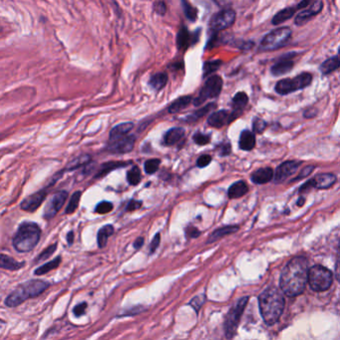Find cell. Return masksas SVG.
Returning <instances> with one entry per match:
<instances>
[{
    "label": "cell",
    "mask_w": 340,
    "mask_h": 340,
    "mask_svg": "<svg viewBox=\"0 0 340 340\" xmlns=\"http://www.w3.org/2000/svg\"><path fill=\"white\" fill-rule=\"evenodd\" d=\"M308 262L305 257L290 260L284 267L280 276L281 290L287 296H298L304 292L307 284Z\"/></svg>",
    "instance_id": "obj_1"
},
{
    "label": "cell",
    "mask_w": 340,
    "mask_h": 340,
    "mask_svg": "<svg viewBox=\"0 0 340 340\" xmlns=\"http://www.w3.org/2000/svg\"><path fill=\"white\" fill-rule=\"evenodd\" d=\"M259 304L262 316L269 325L278 321L285 305L282 292L274 286L267 288L260 295Z\"/></svg>",
    "instance_id": "obj_2"
},
{
    "label": "cell",
    "mask_w": 340,
    "mask_h": 340,
    "mask_svg": "<svg viewBox=\"0 0 340 340\" xmlns=\"http://www.w3.org/2000/svg\"><path fill=\"white\" fill-rule=\"evenodd\" d=\"M50 283L42 279H30L20 284L11 294L5 300V306L8 307H16L22 305L29 299H34L43 293Z\"/></svg>",
    "instance_id": "obj_3"
},
{
    "label": "cell",
    "mask_w": 340,
    "mask_h": 340,
    "mask_svg": "<svg viewBox=\"0 0 340 340\" xmlns=\"http://www.w3.org/2000/svg\"><path fill=\"white\" fill-rule=\"evenodd\" d=\"M41 230L37 224L24 222L19 226L13 238V246L18 252H29L39 242Z\"/></svg>",
    "instance_id": "obj_4"
},
{
    "label": "cell",
    "mask_w": 340,
    "mask_h": 340,
    "mask_svg": "<svg viewBox=\"0 0 340 340\" xmlns=\"http://www.w3.org/2000/svg\"><path fill=\"white\" fill-rule=\"evenodd\" d=\"M312 79L313 77L310 73L304 72L294 78H285L278 81L274 87V90L277 94L285 96L308 87L312 83Z\"/></svg>",
    "instance_id": "obj_5"
},
{
    "label": "cell",
    "mask_w": 340,
    "mask_h": 340,
    "mask_svg": "<svg viewBox=\"0 0 340 340\" xmlns=\"http://www.w3.org/2000/svg\"><path fill=\"white\" fill-rule=\"evenodd\" d=\"M307 281L312 290L325 291L332 284V272L322 266H314L308 270Z\"/></svg>",
    "instance_id": "obj_6"
},
{
    "label": "cell",
    "mask_w": 340,
    "mask_h": 340,
    "mask_svg": "<svg viewBox=\"0 0 340 340\" xmlns=\"http://www.w3.org/2000/svg\"><path fill=\"white\" fill-rule=\"evenodd\" d=\"M292 35L289 27H279L266 35L260 44L261 51H274L283 47Z\"/></svg>",
    "instance_id": "obj_7"
},
{
    "label": "cell",
    "mask_w": 340,
    "mask_h": 340,
    "mask_svg": "<svg viewBox=\"0 0 340 340\" xmlns=\"http://www.w3.org/2000/svg\"><path fill=\"white\" fill-rule=\"evenodd\" d=\"M224 81L219 75L210 76L204 84L198 97L194 100L195 106H201L208 99L218 98L222 92Z\"/></svg>",
    "instance_id": "obj_8"
},
{
    "label": "cell",
    "mask_w": 340,
    "mask_h": 340,
    "mask_svg": "<svg viewBox=\"0 0 340 340\" xmlns=\"http://www.w3.org/2000/svg\"><path fill=\"white\" fill-rule=\"evenodd\" d=\"M248 303V298H242L239 300L235 306L229 311L226 321H225V332L228 338H232L235 336L238 323L240 321L241 315L244 311V308Z\"/></svg>",
    "instance_id": "obj_9"
},
{
    "label": "cell",
    "mask_w": 340,
    "mask_h": 340,
    "mask_svg": "<svg viewBox=\"0 0 340 340\" xmlns=\"http://www.w3.org/2000/svg\"><path fill=\"white\" fill-rule=\"evenodd\" d=\"M237 14L235 10L231 8H226L214 15L209 22V27L215 32H219L228 29L236 22Z\"/></svg>",
    "instance_id": "obj_10"
},
{
    "label": "cell",
    "mask_w": 340,
    "mask_h": 340,
    "mask_svg": "<svg viewBox=\"0 0 340 340\" xmlns=\"http://www.w3.org/2000/svg\"><path fill=\"white\" fill-rule=\"evenodd\" d=\"M68 197V193L66 191H59L53 195V197L49 200V203L46 204L44 208L43 217L45 220L53 219L57 212L62 208Z\"/></svg>",
    "instance_id": "obj_11"
},
{
    "label": "cell",
    "mask_w": 340,
    "mask_h": 340,
    "mask_svg": "<svg viewBox=\"0 0 340 340\" xmlns=\"http://www.w3.org/2000/svg\"><path fill=\"white\" fill-rule=\"evenodd\" d=\"M135 136H125L116 138L109 140L108 146H107V151L114 153V154H125L134 148L135 145Z\"/></svg>",
    "instance_id": "obj_12"
},
{
    "label": "cell",
    "mask_w": 340,
    "mask_h": 340,
    "mask_svg": "<svg viewBox=\"0 0 340 340\" xmlns=\"http://www.w3.org/2000/svg\"><path fill=\"white\" fill-rule=\"evenodd\" d=\"M336 181V177L332 174H320L306 182V184L301 188L300 193L306 192L312 188L315 189H328L332 185H334Z\"/></svg>",
    "instance_id": "obj_13"
},
{
    "label": "cell",
    "mask_w": 340,
    "mask_h": 340,
    "mask_svg": "<svg viewBox=\"0 0 340 340\" xmlns=\"http://www.w3.org/2000/svg\"><path fill=\"white\" fill-rule=\"evenodd\" d=\"M323 8V2L321 0H314L310 6L308 8H306V10L301 11L295 19H294V23L298 26H303L306 23H307L309 20H311L314 16H316L317 14H319L321 12Z\"/></svg>",
    "instance_id": "obj_14"
},
{
    "label": "cell",
    "mask_w": 340,
    "mask_h": 340,
    "mask_svg": "<svg viewBox=\"0 0 340 340\" xmlns=\"http://www.w3.org/2000/svg\"><path fill=\"white\" fill-rule=\"evenodd\" d=\"M201 29L195 31L194 33H190L187 27L183 26L177 35V46L179 50H187L190 46L194 45L199 41V37L201 35Z\"/></svg>",
    "instance_id": "obj_15"
},
{
    "label": "cell",
    "mask_w": 340,
    "mask_h": 340,
    "mask_svg": "<svg viewBox=\"0 0 340 340\" xmlns=\"http://www.w3.org/2000/svg\"><path fill=\"white\" fill-rule=\"evenodd\" d=\"M46 196H47V189L40 190L34 193L33 195L29 196L28 198L24 199L20 204V207L25 211L33 212L40 206V204L44 202V200L46 199Z\"/></svg>",
    "instance_id": "obj_16"
},
{
    "label": "cell",
    "mask_w": 340,
    "mask_h": 340,
    "mask_svg": "<svg viewBox=\"0 0 340 340\" xmlns=\"http://www.w3.org/2000/svg\"><path fill=\"white\" fill-rule=\"evenodd\" d=\"M234 120H233L231 111H228V110H221V111L214 112L207 118V124L210 127H214L217 129H220L226 125H229Z\"/></svg>",
    "instance_id": "obj_17"
},
{
    "label": "cell",
    "mask_w": 340,
    "mask_h": 340,
    "mask_svg": "<svg viewBox=\"0 0 340 340\" xmlns=\"http://www.w3.org/2000/svg\"><path fill=\"white\" fill-rule=\"evenodd\" d=\"M300 167V163L299 162H294V161H287L282 163L275 172V182L276 183H282L285 180H287L290 176H292Z\"/></svg>",
    "instance_id": "obj_18"
},
{
    "label": "cell",
    "mask_w": 340,
    "mask_h": 340,
    "mask_svg": "<svg viewBox=\"0 0 340 340\" xmlns=\"http://www.w3.org/2000/svg\"><path fill=\"white\" fill-rule=\"evenodd\" d=\"M247 103H248V97H247L246 93H244V92H238L234 96L233 101H232L233 110L231 111L233 120H236L242 114L243 109L245 108Z\"/></svg>",
    "instance_id": "obj_19"
},
{
    "label": "cell",
    "mask_w": 340,
    "mask_h": 340,
    "mask_svg": "<svg viewBox=\"0 0 340 340\" xmlns=\"http://www.w3.org/2000/svg\"><path fill=\"white\" fill-rule=\"evenodd\" d=\"M293 67H294V62L289 57L284 58L283 56V58H280L279 61H277L275 64L272 65L271 72H272V76L278 77V76L289 73Z\"/></svg>",
    "instance_id": "obj_20"
},
{
    "label": "cell",
    "mask_w": 340,
    "mask_h": 340,
    "mask_svg": "<svg viewBox=\"0 0 340 340\" xmlns=\"http://www.w3.org/2000/svg\"><path fill=\"white\" fill-rule=\"evenodd\" d=\"M169 80V76L166 72H159L151 76L149 79V86L155 91L160 92L164 89V87L167 85Z\"/></svg>",
    "instance_id": "obj_21"
},
{
    "label": "cell",
    "mask_w": 340,
    "mask_h": 340,
    "mask_svg": "<svg viewBox=\"0 0 340 340\" xmlns=\"http://www.w3.org/2000/svg\"><path fill=\"white\" fill-rule=\"evenodd\" d=\"M298 11L296 6L294 7H286L284 9L279 10L272 18V23L273 25H279L287 20H289Z\"/></svg>",
    "instance_id": "obj_22"
},
{
    "label": "cell",
    "mask_w": 340,
    "mask_h": 340,
    "mask_svg": "<svg viewBox=\"0 0 340 340\" xmlns=\"http://www.w3.org/2000/svg\"><path fill=\"white\" fill-rule=\"evenodd\" d=\"M25 266V263L15 261L13 258L6 256V254H0V268L3 270L8 271H18L22 269Z\"/></svg>",
    "instance_id": "obj_23"
},
{
    "label": "cell",
    "mask_w": 340,
    "mask_h": 340,
    "mask_svg": "<svg viewBox=\"0 0 340 340\" xmlns=\"http://www.w3.org/2000/svg\"><path fill=\"white\" fill-rule=\"evenodd\" d=\"M192 101H193V96H191V95H186V96L179 97L178 99H176L174 102L171 104L170 107L168 108V111H169L170 114H177V113L185 110L186 108H188Z\"/></svg>",
    "instance_id": "obj_24"
},
{
    "label": "cell",
    "mask_w": 340,
    "mask_h": 340,
    "mask_svg": "<svg viewBox=\"0 0 340 340\" xmlns=\"http://www.w3.org/2000/svg\"><path fill=\"white\" fill-rule=\"evenodd\" d=\"M256 147V136L253 132L243 131L239 138V148L243 151H250Z\"/></svg>",
    "instance_id": "obj_25"
},
{
    "label": "cell",
    "mask_w": 340,
    "mask_h": 340,
    "mask_svg": "<svg viewBox=\"0 0 340 340\" xmlns=\"http://www.w3.org/2000/svg\"><path fill=\"white\" fill-rule=\"evenodd\" d=\"M340 61L338 55H335L334 57H330L327 60H325L324 62L321 63L319 70L322 73V75H329L331 73H333L334 71H336L337 69L339 68Z\"/></svg>",
    "instance_id": "obj_26"
},
{
    "label": "cell",
    "mask_w": 340,
    "mask_h": 340,
    "mask_svg": "<svg viewBox=\"0 0 340 340\" xmlns=\"http://www.w3.org/2000/svg\"><path fill=\"white\" fill-rule=\"evenodd\" d=\"M134 128V124L131 122H127V123H122L119 124L117 126H115L111 132H110V136H109V140L112 139H116V138H120V137L125 136L128 135L132 129Z\"/></svg>",
    "instance_id": "obj_27"
},
{
    "label": "cell",
    "mask_w": 340,
    "mask_h": 340,
    "mask_svg": "<svg viewBox=\"0 0 340 340\" xmlns=\"http://www.w3.org/2000/svg\"><path fill=\"white\" fill-rule=\"evenodd\" d=\"M248 192V187L246 183L243 181H239L231 186L228 192V196L230 199H238L244 196Z\"/></svg>",
    "instance_id": "obj_28"
},
{
    "label": "cell",
    "mask_w": 340,
    "mask_h": 340,
    "mask_svg": "<svg viewBox=\"0 0 340 340\" xmlns=\"http://www.w3.org/2000/svg\"><path fill=\"white\" fill-rule=\"evenodd\" d=\"M273 178V171L271 168H263L253 173L251 180L256 184H267L272 181Z\"/></svg>",
    "instance_id": "obj_29"
},
{
    "label": "cell",
    "mask_w": 340,
    "mask_h": 340,
    "mask_svg": "<svg viewBox=\"0 0 340 340\" xmlns=\"http://www.w3.org/2000/svg\"><path fill=\"white\" fill-rule=\"evenodd\" d=\"M238 230V226H228V227H224V228H220L218 230H216L210 236L209 238L207 239V243L209 242H215L217 241L218 239L220 238H224L228 235H231V234H234L236 233Z\"/></svg>",
    "instance_id": "obj_30"
},
{
    "label": "cell",
    "mask_w": 340,
    "mask_h": 340,
    "mask_svg": "<svg viewBox=\"0 0 340 340\" xmlns=\"http://www.w3.org/2000/svg\"><path fill=\"white\" fill-rule=\"evenodd\" d=\"M185 135V131L182 128H172L164 136V144L166 146H173L178 143Z\"/></svg>",
    "instance_id": "obj_31"
},
{
    "label": "cell",
    "mask_w": 340,
    "mask_h": 340,
    "mask_svg": "<svg viewBox=\"0 0 340 340\" xmlns=\"http://www.w3.org/2000/svg\"><path fill=\"white\" fill-rule=\"evenodd\" d=\"M127 164L128 163H126V162H109V163H105V164H103L102 166L100 167L98 173L95 175V178L96 179L103 178L106 175H108L111 171L125 167V166H127Z\"/></svg>",
    "instance_id": "obj_32"
},
{
    "label": "cell",
    "mask_w": 340,
    "mask_h": 340,
    "mask_svg": "<svg viewBox=\"0 0 340 340\" xmlns=\"http://www.w3.org/2000/svg\"><path fill=\"white\" fill-rule=\"evenodd\" d=\"M113 233H114V227L111 225L104 226L99 230L97 240H98V245L100 248H103L107 244L108 238L113 235Z\"/></svg>",
    "instance_id": "obj_33"
},
{
    "label": "cell",
    "mask_w": 340,
    "mask_h": 340,
    "mask_svg": "<svg viewBox=\"0 0 340 340\" xmlns=\"http://www.w3.org/2000/svg\"><path fill=\"white\" fill-rule=\"evenodd\" d=\"M214 108H216V104L214 103H209L207 105H205L203 108L197 110L196 112H193V114H191L190 116H188L185 121L186 122H196L197 120L201 119L202 117H204V115H206L210 110H212Z\"/></svg>",
    "instance_id": "obj_34"
},
{
    "label": "cell",
    "mask_w": 340,
    "mask_h": 340,
    "mask_svg": "<svg viewBox=\"0 0 340 340\" xmlns=\"http://www.w3.org/2000/svg\"><path fill=\"white\" fill-rule=\"evenodd\" d=\"M61 264V257H57L56 259L50 261L49 263H46L45 265L41 266L40 268H38L36 271H35V274L36 275H43L47 272H51L55 269H57Z\"/></svg>",
    "instance_id": "obj_35"
},
{
    "label": "cell",
    "mask_w": 340,
    "mask_h": 340,
    "mask_svg": "<svg viewBox=\"0 0 340 340\" xmlns=\"http://www.w3.org/2000/svg\"><path fill=\"white\" fill-rule=\"evenodd\" d=\"M182 7L187 18L191 22H195L198 18V10L188 0H182Z\"/></svg>",
    "instance_id": "obj_36"
},
{
    "label": "cell",
    "mask_w": 340,
    "mask_h": 340,
    "mask_svg": "<svg viewBox=\"0 0 340 340\" xmlns=\"http://www.w3.org/2000/svg\"><path fill=\"white\" fill-rule=\"evenodd\" d=\"M91 158L88 155H84V156H80L76 159H74L72 162H70L66 168V171H74L81 168L82 166H86L89 162H90Z\"/></svg>",
    "instance_id": "obj_37"
},
{
    "label": "cell",
    "mask_w": 340,
    "mask_h": 340,
    "mask_svg": "<svg viewBox=\"0 0 340 340\" xmlns=\"http://www.w3.org/2000/svg\"><path fill=\"white\" fill-rule=\"evenodd\" d=\"M222 64H223V61L220 59L206 61L204 64V77H206L209 74L218 71L219 68L222 66Z\"/></svg>",
    "instance_id": "obj_38"
},
{
    "label": "cell",
    "mask_w": 340,
    "mask_h": 340,
    "mask_svg": "<svg viewBox=\"0 0 340 340\" xmlns=\"http://www.w3.org/2000/svg\"><path fill=\"white\" fill-rule=\"evenodd\" d=\"M81 195H82V193L80 191H77V192H75L72 195V197H71V199L69 201L68 205H67V207L65 209L66 214H68V215L69 214H73L77 209V207L79 205L80 199H81Z\"/></svg>",
    "instance_id": "obj_39"
},
{
    "label": "cell",
    "mask_w": 340,
    "mask_h": 340,
    "mask_svg": "<svg viewBox=\"0 0 340 340\" xmlns=\"http://www.w3.org/2000/svg\"><path fill=\"white\" fill-rule=\"evenodd\" d=\"M127 181L132 186H137L140 183V181H141V171L137 166H134L131 170L128 172Z\"/></svg>",
    "instance_id": "obj_40"
},
{
    "label": "cell",
    "mask_w": 340,
    "mask_h": 340,
    "mask_svg": "<svg viewBox=\"0 0 340 340\" xmlns=\"http://www.w3.org/2000/svg\"><path fill=\"white\" fill-rule=\"evenodd\" d=\"M56 248H57V243H53V244H51V245H49L48 247H46L37 258H36V260H35V263L37 264V263H40V262H43V261H46V260H48L54 252H55V250H56Z\"/></svg>",
    "instance_id": "obj_41"
},
{
    "label": "cell",
    "mask_w": 340,
    "mask_h": 340,
    "mask_svg": "<svg viewBox=\"0 0 340 340\" xmlns=\"http://www.w3.org/2000/svg\"><path fill=\"white\" fill-rule=\"evenodd\" d=\"M267 128V123L261 118L256 117L252 121V132L257 134H262Z\"/></svg>",
    "instance_id": "obj_42"
},
{
    "label": "cell",
    "mask_w": 340,
    "mask_h": 340,
    "mask_svg": "<svg viewBox=\"0 0 340 340\" xmlns=\"http://www.w3.org/2000/svg\"><path fill=\"white\" fill-rule=\"evenodd\" d=\"M161 164V161L158 159H152V160H148L145 163V171L147 174H154L156 173L157 170L159 169V166Z\"/></svg>",
    "instance_id": "obj_43"
},
{
    "label": "cell",
    "mask_w": 340,
    "mask_h": 340,
    "mask_svg": "<svg viewBox=\"0 0 340 340\" xmlns=\"http://www.w3.org/2000/svg\"><path fill=\"white\" fill-rule=\"evenodd\" d=\"M113 209V204L110 202H101L95 207V211L100 215H105L110 212Z\"/></svg>",
    "instance_id": "obj_44"
},
{
    "label": "cell",
    "mask_w": 340,
    "mask_h": 340,
    "mask_svg": "<svg viewBox=\"0 0 340 340\" xmlns=\"http://www.w3.org/2000/svg\"><path fill=\"white\" fill-rule=\"evenodd\" d=\"M194 141L196 144L200 145V146H203V145H206L209 143L210 141V137L208 135H204V134H202V133H196L194 137H193Z\"/></svg>",
    "instance_id": "obj_45"
},
{
    "label": "cell",
    "mask_w": 340,
    "mask_h": 340,
    "mask_svg": "<svg viewBox=\"0 0 340 340\" xmlns=\"http://www.w3.org/2000/svg\"><path fill=\"white\" fill-rule=\"evenodd\" d=\"M154 10L157 14H159L161 16H164L167 12V5L164 1H157L154 4Z\"/></svg>",
    "instance_id": "obj_46"
},
{
    "label": "cell",
    "mask_w": 340,
    "mask_h": 340,
    "mask_svg": "<svg viewBox=\"0 0 340 340\" xmlns=\"http://www.w3.org/2000/svg\"><path fill=\"white\" fill-rule=\"evenodd\" d=\"M204 302H205V296H204V294H201V295L195 298V299L191 302L190 305L193 306L196 310H199V309L202 307V306L204 305Z\"/></svg>",
    "instance_id": "obj_47"
},
{
    "label": "cell",
    "mask_w": 340,
    "mask_h": 340,
    "mask_svg": "<svg viewBox=\"0 0 340 340\" xmlns=\"http://www.w3.org/2000/svg\"><path fill=\"white\" fill-rule=\"evenodd\" d=\"M86 308H87V304H86V303H82V304H80V305H78V306H76L74 307V309H73V313H74V315L77 316V317L82 316V315L85 313Z\"/></svg>",
    "instance_id": "obj_48"
},
{
    "label": "cell",
    "mask_w": 340,
    "mask_h": 340,
    "mask_svg": "<svg viewBox=\"0 0 340 340\" xmlns=\"http://www.w3.org/2000/svg\"><path fill=\"white\" fill-rule=\"evenodd\" d=\"M210 162H211V157L210 156L203 155L198 160V166L200 168H204V167H206Z\"/></svg>",
    "instance_id": "obj_49"
},
{
    "label": "cell",
    "mask_w": 340,
    "mask_h": 340,
    "mask_svg": "<svg viewBox=\"0 0 340 340\" xmlns=\"http://www.w3.org/2000/svg\"><path fill=\"white\" fill-rule=\"evenodd\" d=\"M186 234H187L188 238H198L201 235V232L198 229H196L194 227H191V228H188L186 230Z\"/></svg>",
    "instance_id": "obj_50"
},
{
    "label": "cell",
    "mask_w": 340,
    "mask_h": 340,
    "mask_svg": "<svg viewBox=\"0 0 340 340\" xmlns=\"http://www.w3.org/2000/svg\"><path fill=\"white\" fill-rule=\"evenodd\" d=\"M160 240H161L160 234H157V235L155 236L154 239L152 240L151 245H150V252H151V253H154L155 250L158 248V246H159V244H160Z\"/></svg>",
    "instance_id": "obj_51"
},
{
    "label": "cell",
    "mask_w": 340,
    "mask_h": 340,
    "mask_svg": "<svg viewBox=\"0 0 340 340\" xmlns=\"http://www.w3.org/2000/svg\"><path fill=\"white\" fill-rule=\"evenodd\" d=\"M314 168H315L314 166H308V167H306L304 170L302 171V173L294 179V181H298V180H300V179H304V178H306L308 175L311 174V172L314 170Z\"/></svg>",
    "instance_id": "obj_52"
},
{
    "label": "cell",
    "mask_w": 340,
    "mask_h": 340,
    "mask_svg": "<svg viewBox=\"0 0 340 340\" xmlns=\"http://www.w3.org/2000/svg\"><path fill=\"white\" fill-rule=\"evenodd\" d=\"M142 206V202L140 201H136V200H132L127 206V210L128 211H134L138 208H140Z\"/></svg>",
    "instance_id": "obj_53"
},
{
    "label": "cell",
    "mask_w": 340,
    "mask_h": 340,
    "mask_svg": "<svg viewBox=\"0 0 340 340\" xmlns=\"http://www.w3.org/2000/svg\"><path fill=\"white\" fill-rule=\"evenodd\" d=\"M313 1H314V0H302V1L296 5V8H298V10L303 9V8H306V7H307L309 4H311Z\"/></svg>",
    "instance_id": "obj_54"
},
{
    "label": "cell",
    "mask_w": 340,
    "mask_h": 340,
    "mask_svg": "<svg viewBox=\"0 0 340 340\" xmlns=\"http://www.w3.org/2000/svg\"><path fill=\"white\" fill-rule=\"evenodd\" d=\"M231 153V145L230 144H226L222 147L221 150V154L222 155H229Z\"/></svg>",
    "instance_id": "obj_55"
},
{
    "label": "cell",
    "mask_w": 340,
    "mask_h": 340,
    "mask_svg": "<svg viewBox=\"0 0 340 340\" xmlns=\"http://www.w3.org/2000/svg\"><path fill=\"white\" fill-rule=\"evenodd\" d=\"M217 5H219L220 7H225L228 6L231 3V0H212Z\"/></svg>",
    "instance_id": "obj_56"
},
{
    "label": "cell",
    "mask_w": 340,
    "mask_h": 340,
    "mask_svg": "<svg viewBox=\"0 0 340 340\" xmlns=\"http://www.w3.org/2000/svg\"><path fill=\"white\" fill-rule=\"evenodd\" d=\"M143 244H144V238H138L136 240H135V242H134V247H135L136 249H139L140 247H142Z\"/></svg>",
    "instance_id": "obj_57"
},
{
    "label": "cell",
    "mask_w": 340,
    "mask_h": 340,
    "mask_svg": "<svg viewBox=\"0 0 340 340\" xmlns=\"http://www.w3.org/2000/svg\"><path fill=\"white\" fill-rule=\"evenodd\" d=\"M66 238H67V242H68L69 244H72L73 241H74V233L73 232H69Z\"/></svg>",
    "instance_id": "obj_58"
},
{
    "label": "cell",
    "mask_w": 340,
    "mask_h": 340,
    "mask_svg": "<svg viewBox=\"0 0 340 340\" xmlns=\"http://www.w3.org/2000/svg\"><path fill=\"white\" fill-rule=\"evenodd\" d=\"M305 201H306V200H305V199H304V198H303V199H302V200H301V199H300V200H299V202H298V205H300V206H302V205H304V203H305Z\"/></svg>",
    "instance_id": "obj_59"
}]
</instances>
